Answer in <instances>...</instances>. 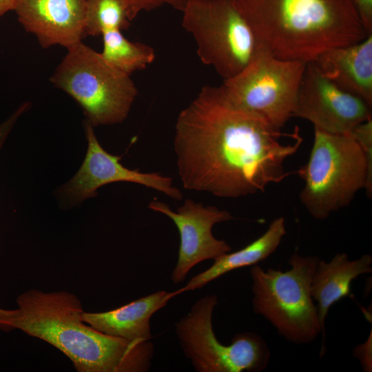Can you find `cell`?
<instances>
[{"label":"cell","mask_w":372,"mask_h":372,"mask_svg":"<svg viewBox=\"0 0 372 372\" xmlns=\"http://www.w3.org/2000/svg\"><path fill=\"white\" fill-rule=\"evenodd\" d=\"M234 103L222 86L205 85L179 113L174 138L183 187L220 198L264 192L291 172L286 160L302 143Z\"/></svg>","instance_id":"1"},{"label":"cell","mask_w":372,"mask_h":372,"mask_svg":"<svg viewBox=\"0 0 372 372\" xmlns=\"http://www.w3.org/2000/svg\"><path fill=\"white\" fill-rule=\"evenodd\" d=\"M8 331L19 329L65 354L78 372H147L154 356L150 340H127L103 333L83 321L74 294L32 289L17 298Z\"/></svg>","instance_id":"2"},{"label":"cell","mask_w":372,"mask_h":372,"mask_svg":"<svg viewBox=\"0 0 372 372\" xmlns=\"http://www.w3.org/2000/svg\"><path fill=\"white\" fill-rule=\"evenodd\" d=\"M259 47L273 56L304 62L364 39L351 0H233Z\"/></svg>","instance_id":"3"},{"label":"cell","mask_w":372,"mask_h":372,"mask_svg":"<svg viewBox=\"0 0 372 372\" xmlns=\"http://www.w3.org/2000/svg\"><path fill=\"white\" fill-rule=\"evenodd\" d=\"M296 173L304 182L300 200L317 220L348 206L362 189L372 197V167L351 132L331 134L314 128L309 159Z\"/></svg>","instance_id":"4"},{"label":"cell","mask_w":372,"mask_h":372,"mask_svg":"<svg viewBox=\"0 0 372 372\" xmlns=\"http://www.w3.org/2000/svg\"><path fill=\"white\" fill-rule=\"evenodd\" d=\"M320 258L293 254L285 271L263 269L258 264L249 271L254 312L262 316L288 342L309 344L322 329L311 293L313 275Z\"/></svg>","instance_id":"5"},{"label":"cell","mask_w":372,"mask_h":372,"mask_svg":"<svg viewBox=\"0 0 372 372\" xmlns=\"http://www.w3.org/2000/svg\"><path fill=\"white\" fill-rule=\"evenodd\" d=\"M50 81L82 108L92 127L123 123L138 95L130 75L110 65L82 41L67 49Z\"/></svg>","instance_id":"6"},{"label":"cell","mask_w":372,"mask_h":372,"mask_svg":"<svg viewBox=\"0 0 372 372\" xmlns=\"http://www.w3.org/2000/svg\"><path fill=\"white\" fill-rule=\"evenodd\" d=\"M216 294L199 298L175 324V332L185 357L197 372H260L267 367L271 352L254 332L236 334L229 345L217 338L212 324Z\"/></svg>","instance_id":"7"},{"label":"cell","mask_w":372,"mask_h":372,"mask_svg":"<svg viewBox=\"0 0 372 372\" xmlns=\"http://www.w3.org/2000/svg\"><path fill=\"white\" fill-rule=\"evenodd\" d=\"M181 12L199 59L223 80L240 72L260 49L233 0H188Z\"/></svg>","instance_id":"8"},{"label":"cell","mask_w":372,"mask_h":372,"mask_svg":"<svg viewBox=\"0 0 372 372\" xmlns=\"http://www.w3.org/2000/svg\"><path fill=\"white\" fill-rule=\"evenodd\" d=\"M306 65L276 58L260 48L247 65L221 86L234 103L281 130L293 117Z\"/></svg>","instance_id":"9"},{"label":"cell","mask_w":372,"mask_h":372,"mask_svg":"<svg viewBox=\"0 0 372 372\" xmlns=\"http://www.w3.org/2000/svg\"><path fill=\"white\" fill-rule=\"evenodd\" d=\"M148 208L167 216L178 229V260L171 275L174 284L183 282L190 270L200 262L214 260L231 251V246L225 240L216 238L212 233L216 224L234 218L229 211L214 205H204L191 198L185 199L176 211L157 200H152Z\"/></svg>","instance_id":"10"},{"label":"cell","mask_w":372,"mask_h":372,"mask_svg":"<svg viewBox=\"0 0 372 372\" xmlns=\"http://www.w3.org/2000/svg\"><path fill=\"white\" fill-rule=\"evenodd\" d=\"M84 129L87 149L83 162L75 175L59 189V194L65 204L75 205L96 197L99 188L116 182L140 184L172 199H183V193L174 185L171 177L160 173L142 172L124 167L120 163V156L110 154L101 145L94 127L85 121Z\"/></svg>","instance_id":"11"},{"label":"cell","mask_w":372,"mask_h":372,"mask_svg":"<svg viewBox=\"0 0 372 372\" xmlns=\"http://www.w3.org/2000/svg\"><path fill=\"white\" fill-rule=\"evenodd\" d=\"M371 110L362 99L325 78L313 62L307 63L293 117L307 120L314 128L328 133L345 134L371 118Z\"/></svg>","instance_id":"12"},{"label":"cell","mask_w":372,"mask_h":372,"mask_svg":"<svg viewBox=\"0 0 372 372\" xmlns=\"http://www.w3.org/2000/svg\"><path fill=\"white\" fill-rule=\"evenodd\" d=\"M87 0H17L14 11L24 30L40 45L66 49L85 36Z\"/></svg>","instance_id":"13"},{"label":"cell","mask_w":372,"mask_h":372,"mask_svg":"<svg viewBox=\"0 0 372 372\" xmlns=\"http://www.w3.org/2000/svg\"><path fill=\"white\" fill-rule=\"evenodd\" d=\"M311 62L325 78L372 107V34L360 42L330 49Z\"/></svg>","instance_id":"14"},{"label":"cell","mask_w":372,"mask_h":372,"mask_svg":"<svg viewBox=\"0 0 372 372\" xmlns=\"http://www.w3.org/2000/svg\"><path fill=\"white\" fill-rule=\"evenodd\" d=\"M183 287L174 291H157L118 308L103 312H83V321L107 335L127 340H150V320L176 296Z\"/></svg>","instance_id":"15"},{"label":"cell","mask_w":372,"mask_h":372,"mask_svg":"<svg viewBox=\"0 0 372 372\" xmlns=\"http://www.w3.org/2000/svg\"><path fill=\"white\" fill-rule=\"evenodd\" d=\"M372 272V256L363 254L350 260L347 254L337 253L329 262L320 260L312 277L311 293L316 306L322 329L324 350L325 320L331 307L351 294V285L361 275Z\"/></svg>","instance_id":"16"},{"label":"cell","mask_w":372,"mask_h":372,"mask_svg":"<svg viewBox=\"0 0 372 372\" xmlns=\"http://www.w3.org/2000/svg\"><path fill=\"white\" fill-rule=\"evenodd\" d=\"M286 233L285 218L273 219L265 232L257 239L240 250L220 256L208 269L192 277L183 287L184 292L202 289L234 270L257 265L278 249Z\"/></svg>","instance_id":"17"},{"label":"cell","mask_w":372,"mask_h":372,"mask_svg":"<svg viewBox=\"0 0 372 372\" xmlns=\"http://www.w3.org/2000/svg\"><path fill=\"white\" fill-rule=\"evenodd\" d=\"M101 36L103 48L101 55L109 65L125 74L131 76L136 71L144 70L156 58L153 48L129 41L121 30H107Z\"/></svg>","instance_id":"18"},{"label":"cell","mask_w":372,"mask_h":372,"mask_svg":"<svg viewBox=\"0 0 372 372\" xmlns=\"http://www.w3.org/2000/svg\"><path fill=\"white\" fill-rule=\"evenodd\" d=\"M126 0H87L85 36L99 37L110 30L130 26Z\"/></svg>","instance_id":"19"},{"label":"cell","mask_w":372,"mask_h":372,"mask_svg":"<svg viewBox=\"0 0 372 372\" xmlns=\"http://www.w3.org/2000/svg\"><path fill=\"white\" fill-rule=\"evenodd\" d=\"M188 0H126L131 21L141 12H149L163 6L182 12Z\"/></svg>","instance_id":"20"},{"label":"cell","mask_w":372,"mask_h":372,"mask_svg":"<svg viewBox=\"0 0 372 372\" xmlns=\"http://www.w3.org/2000/svg\"><path fill=\"white\" fill-rule=\"evenodd\" d=\"M372 331L367 340L355 347L353 350V355L357 358L364 372L372 371Z\"/></svg>","instance_id":"21"},{"label":"cell","mask_w":372,"mask_h":372,"mask_svg":"<svg viewBox=\"0 0 372 372\" xmlns=\"http://www.w3.org/2000/svg\"><path fill=\"white\" fill-rule=\"evenodd\" d=\"M31 107L30 102L21 103L3 122L0 123V149L19 118Z\"/></svg>","instance_id":"22"},{"label":"cell","mask_w":372,"mask_h":372,"mask_svg":"<svg viewBox=\"0 0 372 372\" xmlns=\"http://www.w3.org/2000/svg\"><path fill=\"white\" fill-rule=\"evenodd\" d=\"M351 1L364 29L372 34V0Z\"/></svg>","instance_id":"23"},{"label":"cell","mask_w":372,"mask_h":372,"mask_svg":"<svg viewBox=\"0 0 372 372\" xmlns=\"http://www.w3.org/2000/svg\"><path fill=\"white\" fill-rule=\"evenodd\" d=\"M15 309H4L0 308V329L3 331H8L6 322L10 318L14 313Z\"/></svg>","instance_id":"24"},{"label":"cell","mask_w":372,"mask_h":372,"mask_svg":"<svg viewBox=\"0 0 372 372\" xmlns=\"http://www.w3.org/2000/svg\"><path fill=\"white\" fill-rule=\"evenodd\" d=\"M17 0H0V18L7 12L14 10Z\"/></svg>","instance_id":"25"}]
</instances>
